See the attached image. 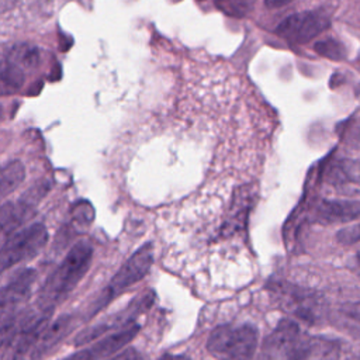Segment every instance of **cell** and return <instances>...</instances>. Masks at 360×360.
<instances>
[{
	"mask_svg": "<svg viewBox=\"0 0 360 360\" xmlns=\"http://www.w3.org/2000/svg\"><path fill=\"white\" fill-rule=\"evenodd\" d=\"M93 256V248L87 240L77 242L49 274L38 295V308L53 309L75 290L86 274Z\"/></svg>",
	"mask_w": 360,
	"mask_h": 360,
	"instance_id": "1",
	"label": "cell"
},
{
	"mask_svg": "<svg viewBox=\"0 0 360 360\" xmlns=\"http://www.w3.org/2000/svg\"><path fill=\"white\" fill-rule=\"evenodd\" d=\"M257 346V329L252 325H222L214 329L207 340L210 353L235 360H250Z\"/></svg>",
	"mask_w": 360,
	"mask_h": 360,
	"instance_id": "2",
	"label": "cell"
},
{
	"mask_svg": "<svg viewBox=\"0 0 360 360\" xmlns=\"http://www.w3.org/2000/svg\"><path fill=\"white\" fill-rule=\"evenodd\" d=\"M153 262V248L152 243H145L141 246L115 273V276L110 280L108 285L103 290L100 298L94 302V308L90 311V316H93L97 311L105 307L111 300L120 295L124 290L139 281L150 269Z\"/></svg>",
	"mask_w": 360,
	"mask_h": 360,
	"instance_id": "3",
	"label": "cell"
},
{
	"mask_svg": "<svg viewBox=\"0 0 360 360\" xmlns=\"http://www.w3.org/2000/svg\"><path fill=\"white\" fill-rule=\"evenodd\" d=\"M48 231L42 224H34L8 235L0 253L1 270L35 257L44 249Z\"/></svg>",
	"mask_w": 360,
	"mask_h": 360,
	"instance_id": "4",
	"label": "cell"
},
{
	"mask_svg": "<svg viewBox=\"0 0 360 360\" xmlns=\"http://www.w3.org/2000/svg\"><path fill=\"white\" fill-rule=\"evenodd\" d=\"M332 21V15L326 8L305 10L284 18L276 28L277 35L290 44H305L323 32Z\"/></svg>",
	"mask_w": 360,
	"mask_h": 360,
	"instance_id": "5",
	"label": "cell"
},
{
	"mask_svg": "<svg viewBox=\"0 0 360 360\" xmlns=\"http://www.w3.org/2000/svg\"><path fill=\"white\" fill-rule=\"evenodd\" d=\"M269 288L280 307L302 321L312 323L322 316L321 301L314 292L288 283H271Z\"/></svg>",
	"mask_w": 360,
	"mask_h": 360,
	"instance_id": "6",
	"label": "cell"
},
{
	"mask_svg": "<svg viewBox=\"0 0 360 360\" xmlns=\"http://www.w3.org/2000/svg\"><path fill=\"white\" fill-rule=\"evenodd\" d=\"M45 193L46 188L42 184H35L18 201H8L3 204L0 218L4 236L14 233L15 229L32 215L34 207L45 195Z\"/></svg>",
	"mask_w": 360,
	"mask_h": 360,
	"instance_id": "7",
	"label": "cell"
},
{
	"mask_svg": "<svg viewBox=\"0 0 360 360\" xmlns=\"http://www.w3.org/2000/svg\"><path fill=\"white\" fill-rule=\"evenodd\" d=\"M340 354V345L336 340L322 336L301 335L291 345L287 352V360H338Z\"/></svg>",
	"mask_w": 360,
	"mask_h": 360,
	"instance_id": "8",
	"label": "cell"
},
{
	"mask_svg": "<svg viewBox=\"0 0 360 360\" xmlns=\"http://www.w3.org/2000/svg\"><path fill=\"white\" fill-rule=\"evenodd\" d=\"M153 294L152 292H148V294H143L142 297H139L138 300H135L134 302H131L122 312L114 315L112 318L107 319L105 322L103 323H98L96 326H91L86 330H83L77 339L75 340V345H84L87 342H90L91 339H96L98 338L100 335L111 330V329H121V328H125L128 325H132V321L138 316V314L146 311L152 302H153Z\"/></svg>",
	"mask_w": 360,
	"mask_h": 360,
	"instance_id": "9",
	"label": "cell"
},
{
	"mask_svg": "<svg viewBox=\"0 0 360 360\" xmlns=\"http://www.w3.org/2000/svg\"><path fill=\"white\" fill-rule=\"evenodd\" d=\"M138 332H139V326L136 323L128 325V326L121 328V329L112 332L111 335L105 336L104 339H101L100 342L93 345L90 349L82 350L66 360H101V359H105V357L111 356L112 353L118 352L127 343H129Z\"/></svg>",
	"mask_w": 360,
	"mask_h": 360,
	"instance_id": "10",
	"label": "cell"
},
{
	"mask_svg": "<svg viewBox=\"0 0 360 360\" xmlns=\"http://www.w3.org/2000/svg\"><path fill=\"white\" fill-rule=\"evenodd\" d=\"M35 277L37 274L32 269H25L15 273L13 278H10V281L1 290V316L14 314L15 307L28 298Z\"/></svg>",
	"mask_w": 360,
	"mask_h": 360,
	"instance_id": "11",
	"label": "cell"
},
{
	"mask_svg": "<svg viewBox=\"0 0 360 360\" xmlns=\"http://www.w3.org/2000/svg\"><path fill=\"white\" fill-rule=\"evenodd\" d=\"M360 218V201L322 200L312 212V221L319 224L349 222Z\"/></svg>",
	"mask_w": 360,
	"mask_h": 360,
	"instance_id": "12",
	"label": "cell"
},
{
	"mask_svg": "<svg viewBox=\"0 0 360 360\" xmlns=\"http://www.w3.org/2000/svg\"><path fill=\"white\" fill-rule=\"evenodd\" d=\"M77 323V319L72 315H63L55 322L48 323L44 332L39 335L38 340L32 346L31 352L25 357L27 360H37L44 356L49 349H52L58 342H60L66 335H69Z\"/></svg>",
	"mask_w": 360,
	"mask_h": 360,
	"instance_id": "13",
	"label": "cell"
},
{
	"mask_svg": "<svg viewBox=\"0 0 360 360\" xmlns=\"http://www.w3.org/2000/svg\"><path fill=\"white\" fill-rule=\"evenodd\" d=\"M298 325L290 319H281L264 342V350L277 357H285L288 349L300 336Z\"/></svg>",
	"mask_w": 360,
	"mask_h": 360,
	"instance_id": "14",
	"label": "cell"
},
{
	"mask_svg": "<svg viewBox=\"0 0 360 360\" xmlns=\"http://www.w3.org/2000/svg\"><path fill=\"white\" fill-rule=\"evenodd\" d=\"M328 180L333 184L360 183V160L339 159L332 165Z\"/></svg>",
	"mask_w": 360,
	"mask_h": 360,
	"instance_id": "15",
	"label": "cell"
},
{
	"mask_svg": "<svg viewBox=\"0 0 360 360\" xmlns=\"http://www.w3.org/2000/svg\"><path fill=\"white\" fill-rule=\"evenodd\" d=\"M25 177V169L24 165L18 160L8 162L3 166L1 174H0V190L1 197L8 195L11 191H14L24 180Z\"/></svg>",
	"mask_w": 360,
	"mask_h": 360,
	"instance_id": "16",
	"label": "cell"
},
{
	"mask_svg": "<svg viewBox=\"0 0 360 360\" xmlns=\"http://www.w3.org/2000/svg\"><path fill=\"white\" fill-rule=\"evenodd\" d=\"M343 141L353 148H360V117L352 120L345 128Z\"/></svg>",
	"mask_w": 360,
	"mask_h": 360,
	"instance_id": "17",
	"label": "cell"
},
{
	"mask_svg": "<svg viewBox=\"0 0 360 360\" xmlns=\"http://www.w3.org/2000/svg\"><path fill=\"white\" fill-rule=\"evenodd\" d=\"M336 239H338V242H340L343 245L359 243L360 242V224L350 225V226L340 229L336 233Z\"/></svg>",
	"mask_w": 360,
	"mask_h": 360,
	"instance_id": "18",
	"label": "cell"
},
{
	"mask_svg": "<svg viewBox=\"0 0 360 360\" xmlns=\"http://www.w3.org/2000/svg\"><path fill=\"white\" fill-rule=\"evenodd\" d=\"M110 360H146L138 350L135 349H127L122 353L117 354L115 357L110 359Z\"/></svg>",
	"mask_w": 360,
	"mask_h": 360,
	"instance_id": "19",
	"label": "cell"
},
{
	"mask_svg": "<svg viewBox=\"0 0 360 360\" xmlns=\"http://www.w3.org/2000/svg\"><path fill=\"white\" fill-rule=\"evenodd\" d=\"M342 311L350 316L352 319L360 322V302H354V304H347L342 308Z\"/></svg>",
	"mask_w": 360,
	"mask_h": 360,
	"instance_id": "20",
	"label": "cell"
},
{
	"mask_svg": "<svg viewBox=\"0 0 360 360\" xmlns=\"http://www.w3.org/2000/svg\"><path fill=\"white\" fill-rule=\"evenodd\" d=\"M290 1H292V0H264V4L269 8H278V7H283V6L288 4Z\"/></svg>",
	"mask_w": 360,
	"mask_h": 360,
	"instance_id": "21",
	"label": "cell"
},
{
	"mask_svg": "<svg viewBox=\"0 0 360 360\" xmlns=\"http://www.w3.org/2000/svg\"><path fill=\"white\" fill-rule=\"evenodd\" d=\"M159 360H190L187 356L184 354H163Z\"/></svg>",
	"mask_w": 360,
	"mask_h": 360,
	"instance_id": "22",
	"label": "cell"
},
{
	"mask_svg": "<svg viewBox=\"0 0 360 360\" xmlns=\"http://www.w3.org/2000/svg\"><path fill=\"white\" fill-rule=\"evenodd\" d=\"M13 6V0H1V11L6 13Z\"/></svg>",
	"mask_w": 360,
	"mask_h": 360,
	"instance_id": "23",
	"label": "cell"
},
{
	"mask_svg": "<svg viewBox=\"0 0 360 360\" xmlns=\"http://www.w3.org/2000/svg\"><path fill=\"white\" fill-rule=\"evenodd\" d=\"M219 4H224V3H231L232 0H217Z\"/></svg>",
	"mask_w": 360,
	"mask_h": 360,
	"instance_id": "24",
	"label": "cell"
},
{
	"mask_svg": "<svg viewBox=\"0 0 360 360\" xmlns=\"http://www.w3.org/2000/svg\"><path fill=\"white\" fill-rule=\"evenodd\" d=\"M356 93H357V97H359V98H360V86H359V87H357V90H356Z\"/></svg>",
	"mask_w": 360,
	"mask_h": 360,
	"instance_id": "25",
	"label": "cell"
},
{
	"mask_svg": "<svg viewBox=\"0 0 360 360\" xmlns=\"http://www.w3.org/2000/svg\"><path fill=\"white\" fill-rule=\"evenodd\" d=\"M357 262H359V263H360V252H359V253H357Z\"/></svg>",
	"mask_w": 360,
	"mask_h": 360,
	"instance_id": "26",
	"label": "cell"
},
{
	"mask_svg": "<svg viewBox=\"0 0 360 360\" xmlns=\"http://www.w3.org/2000/svg\"><path fill=\"white\" fill-rule=\"evenodd\" d=\"M350 360H360V357H354V359H350Z\"/></svg>",
	"mask_w": 360,
	"mask_h": 360,
	"instance_id": "27",
	"label": "cell"
},
{
	"mask_svg": "<svg viewBox=\"0 0 360 360\" xmlns=\"http://www.w3.org/2000/svg\"><path fill=\"white\" fill-rule=\"evenodd\" d=\"M225 360H235V359H225Z\"/></svg>",
	"mask_w": 360,
	"mask_h": 360,
	"instance_id": "28",
	"label": "cell"
}]
</instances>
